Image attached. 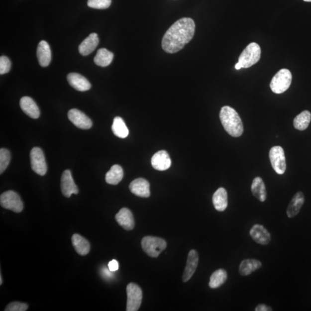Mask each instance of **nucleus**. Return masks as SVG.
Here are the masks:
<instances>
[{"mask_svg": "<svg viewBox=\"0 0 311 311\" xmlns=\"http://www.w3.org/2000/svg\"><path fill=\"white\" fill-rule=\"evenodd\" d=\"M1 206L15 213H20L23 209V204L18 194L13 191L3 193L0 197Z\"/></svg>", "mask_w": 311, "mask_h": 311, "instance_id": "obj_7", "label": "nucleus"}, {"mask_svg": "<svg viewBox=\"0 0 311 311\" xmlns=\"http://www.w3.org/2000/svg\"><path fill=\"white\" fill-rule=\"evenodd\" d=\"M306 2H311V0H304Z\"/></svg>", "mask_w": 311, "mask_h": 311, "instance_id": "obj_39", "label": "nucleus"}, {"mask_svg": "<svg viewBox=\"0 0 311 311\" xmlns=\"http://www.w3.org/2000/svg\"><path fill=\"white\" fill-rule=\"evenodd\" d=\"M261 49L258 44L251 43L240 54L238 62L241 68H250L257 63L261 58Z\"/></svg>", "mask_w": 311, "mask_h": 311, "instance_id": "obj_3", "label": "nucleus"}, {"mask_svg": "<svg viewBox=\"0 0 311 311\" xmlns=\"http://www.w3.org/2000/svg\"><path fill=\"white\" fill-rule=\"evenodd\" d=\"M305 196L302 192H300L296 194L287 208V214L289 218L294 217L299 213L305 203Z\"/></svg>", "mask_w": 311, "mask_h": 311, "instance_id": "obj_21", "label": "nucleus"}, {"mask_svg": "<svg viewBox=\"0 0 311 311\" xmlns=\"http://www.w3.org/2000/svg\"><path fill=\"white\" fill-rule=\"evenodd\" d=\"M241 68H241V65H240L239 62H237V63L235 65V69H237V70H239V69H240Z\"/></svg>", "mask_w": 311, "mask_h": 311, "instance_id": "obj_37", "label": "nucleus"}, {"mask_svg": "<svg viewBox=\"0 0 311 311\" xmlns=\"http://www.w3.org/2000/svg\"><path fill=\"white\" fill-rule=\"evenodd\" d=\"M108 269L112 272H115L119 269V263L114 259L109 262L108 265Z\"/></svg>", "mask_w": 311, "mask_h": 311, "instance_id": "obj_35", "label": "nucleus"}, {"mask_svg": "<svg viewBox=\"0 0 311 311\" xmlns=\"http://www.w3.org/2000/svg\"><path fill=\"white\" fill-rule=\"evenodd\" d=\"M113 133L120 138H125L129 135V131L123 119L119 116H116L113 120L112 125Z\"/></svg>", "mask_w": 311, "mask_h": 311, "instance_id": "obj_28", "label": "nucleus"}, {"mask_svg": "<svg viewBox=\"0 0 311 311\" xmlns=\"http://www.w3.org/2000/svg\"><path fill=\"white\" fill-rule=\"evenodd\" d=\"M311 120V114L309 111H304L295 117L294 126L296 129L303 131L308 128Z\"/></svg>", "mask_w": 311, "mask_h": 311, "instance_id": "obj_29", "label": "nucleus"}, {"mask_svg": "<svg viewBox=\"0 0 311 311\" xmlns=\"http://www.w3.org/2000/svg\"><path fill=\"white\" fill-rule=\"evenodd\" d=\"M11 68V62L9 58L5 56L0 58V74L4 75L8 73Z\"/></svg>", "mask_w": 311, "mask_h": 311, "instance_id": "obj_34", "label": "nucleus"}, {"mask_svg": "<svg viewBox=\"0 0 311 311\" xmlns=\"http://www.w3.org/2000/svg\"><path fill=\"white\" fill-rule=\"evenodd\" d=\"M292 80V73L287 69H281L273 77L270 87L274 93L283 94L290 88Z\"/></svg>", "mask_w": 311, "mask_h": 311, "instance_id": "obj_4", "label": "nucleus"}, {"mask_svg": "<svg viewBox=\"0 0 311 311\" xmlns=\"http://www.w3.org/2000/svg\"><path fill=\"white\" fill-rule=\"evenodd\" d=\"M67 80L71 87L81 92L89 90L91 88L89 80L79 73H69L67 76Z\"/></svg>", "mask_w": 311, "mask_h": 311, "instance_id": "obj_15", "label": "nucleus"}, {"mask_svg": "<svg viewBox=\"0 0 311 311\" xmlns=\"http://www.w3.org/2000/svg\"><path fill=\"white\" fill-rule=\"evenodd\" d=\"M213 204L218 211H224L228 207V195L224 188H219L213 196Z\"/></svg>", "mask_w": 311, "mask_h": 311, "instance_id": "obj_22", "label": "nucleus"}, {"mask_svg": "<svg viewBox=\"0 0 311 311\" xmlns=\"http://www.w3.org/2000/svg\"><path fill=\"white\" fill-rule=\"evenodd\" d=\"M141 246L145 253L152 258H156L167 247L165 240L160 237L146 236L141 241Z\"/></svg>", "mask_w": 311, "mask_h": 311, "instance_id": "obj_5", "label": "nucleus"}, {"mask_svg": "<svg viewBox=\"0 0 311 311\" xmlns=\"http://www.w3.org/2000/svg\"><path fill=\"white\" fill-rule=\"evenodd\" d=\"M250 236L256 243L260 244H268L271 240L270 234L264 226L256 224L252 226L250 231Z\"/></svg>", "mask_w": 311, "mask_h": 311, "instance_id": "obj_16", "label": "nucleus"}, {"mask_svg": "<svg viewBox=\"0 0 311 311\" xmlns=\"http://www.w3.org/2000/svg\"><path fill=\"white\" fill-rule=\"evenodd\" d=\"M199 256L198 252L195 250H192L189 252L187 261V265L183 274L182 280L184 283H186L193 276L196 272L198 264H199Z\"/></svg>", "mask_w": 311, "mask_h": 311, "instance_id": "obj_12", "label": "nucleus"}, {"mask_svg": "<svg viewBox=\"0 0 311 311\" xmlns=\"http://www.w3.org/2000/svg\"><path fill=\"white\" fill-rule=\"evenodd\" d=\"M100 43V39L95 33L91 34L80 44L79 50L80 54L83 56H88L93 52Z\"/></svg>", "mask_w": 311, "mask_h": 311, "instance_id": "obj_20", "label": "nucleus"}, {"mask_svg": "<svg viewBox=\"0 0 311 311\" xmlns=\"http://www.w3.org/2000/svg\"><path fill=\"white\" fill-rule=\"evenodd\" d=\"M252 195L261 202H264L267 198L266 186L262 179L260 177L255 178L251 185Z\"/></svg>", "mask_w": 311, "mask_h": 311, "instance_id": "obj_25", "label": "nucleus"}, {"mask_svg": "<svg viewBox=\"0 0 311 311\" xmlns=\"http://www.w3.org/2000/svg\"><path fill=\"white\" fill-rule=\"evenodd\" d=\"M262 263L259 261L255 259H244L240 263L239 272L240 275L247 276L250 275L252 272L261 268Z\"/></svg>", "mask_w": 311, "mask_h": 311, "instance_id": "obj_23", "label": "nucleus"}, {"mask_svg": "<svg viewBox=\"0 0 311 311\" xmlns=\"http://www.w3.org/2000/svg\"><path fill=\"white\" fill-rule=\"evenodd\" d=\"M219 118L225 130L233 137H239L244 131L243 124L235 109L224 106L219 112Z\"/></svg>", "mask_w": 311, "mask_h": 311, "instance_id": "obj_2", "label": "nucleus"}, {"mask_svg": "<svg viewBox=\"0 0 311 311\" xmlns=\"http://www.w3.org/2000/svg\"><path fill=\"white\" fill-rule=\"evenodd\" d=\"M127 311H137L141 305L142 292L137 284L130 283L126 288Z\"/></svg>", "mask_w": 311, "mask_h": 311, "instance_id": "obj_8", "label": "nucleus"}, {"mask_svg": "<svg viewBox=\"0 0 311 311\" xmlns=\"http://www.w3.org/2000/svg\"><path fill=\"white\" fill-rule=\"evenodd\" d=\"M28 309L27 304L20 302H12L6 306L5 311H25Z\"/></svg>", "mask_w": 311, "mask_h": 311, "instance_id": "obj_33", "label": "nucleus"}, {"mask_svg": "<svg viewBox=\"0 0 311 311\" xmlns=\"http://www.w3.org/2000/svg\"><path fill=\"white\" fill-rule=\"evenodd\" d=\"M114 54L105 48L98 50V52L94 58L95 63L102 67H107L111 63Z\"/></svg>", "mask_w": 311, "mask_h": 311, "instance_id": "obj_27", "label": "nucleus"}, {"mask_svg": "<svg viewBox=\"0 0 311 311\" xmlns=\"http://www.w3.org/2000/svg\"><path fill=\"white\" fill-rule=\"evenodd\" d=\"M72 242L75 250L80 255H86L89 253L90 251V244L83 237L78 235V234H74L72 237Z\"/></svg>", "mask_w": 311, "mask_h": 311, "instance_id": "obj_24", "label": "nucleus"}, {"mask_svg": "<svg viewBox=\"0 0 311 311\" xmlns=\"http://www.w3.org/2000/svg\"><path fill=\"white\" fill-rule=\"evenodd\" d=\"M123 171L122 168L119 165L113 166L111 169L105 175V182L109 185H116L122 180Z\"/></svg>", "mask_w": 311, "mask_h": 311, "instance_id": "obj_26", "label": "nucleus"}, {"mask_svg": "<svg viewBox=\"0 0 311 311\" xmlns=\"http://www.w3.org/2000/svg\"><path fill=\"white\" fill-rule=\"evenodd\" d=\"M111 3V0H89L87 5L90 8L104 9L108 8Z\"/></svg>", "mask_w": 311, "mask_h": 311, "instance_id": "obj_32", "label": "nucleus"}, {"mask_svg": "<svg viewBox=\"0 0 311 311\" xmlns=\"http://www.w3.org/2000/svg\"><path fill=\"white\" fill-rule=\"evenodd\" d=\"M227 279V273L224 269H218L211 274L209 282V287L212 289L221 287Z\"/></svg>", "mask_w": 311, "mask_h": 311, "instance_id": "obj_30", "label": "nucleus"}, {"mask_svg": "<svg viewBox=\"0 0 311 311\" xmlns=\"http://www.w3.org/2000/svg\"><path fill=\"white\" fill-rule=\"evenodd\" d=\"M271 164L276 173L283 175L287 169L286 158L283 148L280 146H273L269 152Z\"/></svg>", "mask_w": 311, "mask_h": 311, "instance_id": "obj_6", "label": "nucleus"}, {"mask_svg": "<svg viewBox=\"0 0 311 311\" xmlns=\"http://www.w3.org/2000/svg\"><path fill=\"white\" fill-rule=\"evenodd\" d=\"M129 189L131 193L138 197L148 198L151 195L149 182L143 178L135 179L131 183Z\"/></svg>", "mask_w": 311, "mask_h": 311, "instance_id": "obj_14", "label": "nucleus"}, {"mask_svg": "<svg viewBox=\"0 0 311 311\" xmlns=\"http://www.w3.org/2000/svg\"><path fill=\"white\" fill-rule=\"evenodd\" d=\"M68 116L69 119L79 129H90L93 126L92 120L78 109L73 108L69 110Z\"/></svg>", "mask_w": 311, "mask_h": 311, "instance_id": "obj_10", "label": "nucleus"}, {"mask_svg": "<svg viewBox=\"0 0 311 311\" xmlns=\"http://www.w3.org/2000/svg\"><path fill=\"white\" fill-rule=\"evenodd\" d=\"M117 222L127 230H132L134 227V219L132 213L128 208H121L115 215Z\"/></svg>", "mask_w": 311, "mask_h": 311, "instance_id": "obj_17", "label": "nucleus"}, {"mask_svg": "<svg viewBox=\"0 0 311 311\" xmlns=\"http://www.w3.org/2000/svg\"><path fill=\"white\" fill-rule=\"evenodd\" d=\"M0 279H1V280H0V284L2 285V276H1H1H0Z\"/></svg>", "mask_w": 311, "mask_h": 311, "instance_id": "obj_38", "label": "nucleus"}, {"mask_svg": "<svg viewBox=\"0 0 311 311\" xmlns=\"http://www.w3.org/2000/svg\"><path fill=\"white\" fill-rule=\"evenodd\" d=\"M61 187L62 193L66 197L69 198L73 194L76 195L79 193V189L73 181L71 172L68 170H65L62 175Z\"/></svg>", "mask_w": 311, "mask_h": 311, "instance_id": "obj_11", "label": "nucleus"}, {"mask_svg": "<svg viewBox=\"0 0 311 311\" xmlns=\"http://www.w3.org/2000/svg\"><path fill=\"white\" fill-rule=\"evenodd\" d=\"M20 105L22 110L33 119H37L40 116V111L37 104L32 98L24 97L20 101Z\"/></svg>", "mask_w": 311, "mask_h": 311, "instance_id": "obj_18", "label": "nucleus"}, {"mask_svg": "<svg viewBox=\"0 0 311 311\" xmlns=\"http://www.w3.org/2000/svg\"><path fill=\"white\" fill-rule=\"evenodd\" d=\"M31 166L35 173L43 176L47 173V167L42 150L38 147L32 148L30 152Z\"/></svg>", "mask_w": 311, "mask_h": 311, "instance_id": "obj_9", "label": "nucleus"}, {"mask_svg": "<svg viewBox=\"0 0 311 311\" xmlns=\"http://www.w3.org/2000/svg\"><path fill=\"white\" fill-rule=\"evenodd\" d=\"M151 164L153 168L158 171H166L171 166L169 155L166 151H160L152 157Z\"/></svg>", "mask_w": 311, "mask_h": 311, "instance_id": "obj_13", "label": "nucleus"}, {"mask_svg": "<svg viewBox=\"0 0 311 311\" xmlns=\"http://www.w3.org/2000/svg\"><path fill=\"white\" fill-rule=\"evenodd\" d=\"M10 160V154L8 150L0 149V174H2L8 167Z\"/></svg>", "mask_w": 311, "mask_h": 311, "instance_id": "obj_31", "label": "nucleus"}, {"mask_svg": "<svg viewBox=\"0 0 311 311\" xmlns=\"http://www.w3.org/2000/svg\"><path fill=\"white\" fill-rule=\"evenodd\" d=\"M272 310V309L270 308V307L265 305H259L255 309V311H269Z\"/></svg>", "mask_w": 311, "mask_h": 311, "instance_id": "obj_36", "label": "nucleus"}, {"mask_svg": "<svg viewBox=\"0 0 311 311\" xmlns=\"http://www.w3.org/2000/svg\"><path fill=\"white\" fill-rule=\"evenodd\" d=\"M195 21L191 18L184 17L178 20L164 34L163 49L171 54L179 52L191 41L195 35Z\"/></svg>", "mask_w": 311, "mask_h": 311, "instance_id": "obj_1", "label": "nucleus"}, {"mask_svg": "<svg viewBox=\"0 0 311 311\" xmlns=\"http://www.w3.org/2000/svg\"><path fill=\"white\" fill-rule=\"evenodd\" d=\"M39 64L42 67H46L52 60V52L50 46L45 41L39 42L36 52Z\"/></svg>", "mask_w": 311, "mask_h": 311, "instance_id": "obj_19", "label": "nucleus"}]
</instances>
